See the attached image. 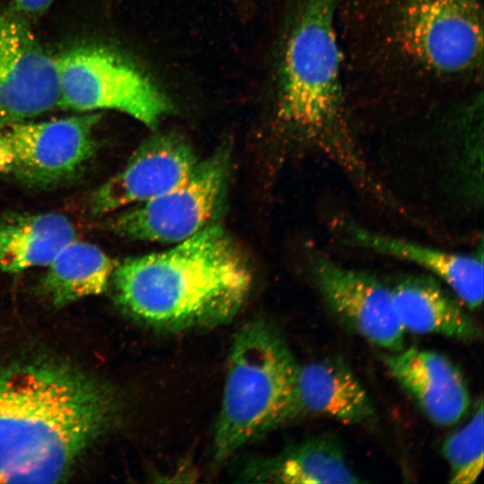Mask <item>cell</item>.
I'll list each match as a JSON object with an SVG mask.
<instances>
[{
    "instance_id": "6da1fadb",
    "label": "cell",
    "mask_w": 484,
    "mask_h": 484,
    "mask_svg": "<svg viewBox=\"0 0 484 484\" xmlns=\"http://www.w3.org/2000/svg\"><path fill=\"white\" fill-rule=\"evenodd\" d=\"M343 71L376 90L480 89L483 13L479 0H339Z\"/></svg>"
},
{
    "instance_id": "7a4b0ae2",
    "label": "cell",
    "mask_w": 484,
    "mask_h": 484,
    "mask_svg": "<svg viewBox=\"0 0 484 484\" xmlns=\"http://www.w3.org/2000/svg\"><path fill=\"white\" fill-rule=\"evenodd\" d=\"M117 411L113 393L67 369L0 376V483L58 481Z\"/></svg>"
},
{
    "instance_id": "3957f363",
    "label": "cell",
    "mask_w": 484,
    "mask_h": 484,
    "mask_svg": "<svg viewBox=\"0 0 484 484\" xmlns=\"http://www.w3.org/2000/svg\"><path fill=\"white\" fill-rule=\"evenodd\" d=\"M112 276L121 307L166 331L227 323L251 287L240 252L220 226L211 223L170 249L125 260Z\"/></svg>"
},
{
    "instance_id": "277c9868",
    "label": "cell",
    "mask_w": 484,
    "mask_h": 484,
    "mask_svg": "<svg viewBox=\"0 0 484 484\" xmlns=\"http://www.w3.org/2000/svg\"><path fill=\"white\" fill-rule=\"evenodd\" d=\"M339 0H295L281 39L276 117L309 138L343 128L345 79L337 29Z\"/></svg>"
},
{
    "instance_id": "5b68a950",
    "label": "cell",
    "mask_w": 484,
    "mask_h": 484,
    "mask_svg": "<svg viewBox=\"0 0 484 484\" xmlns=\"http://www.w3.org/2000/svg\"><path fill=\"white\" fill-rule=\"evenodd\" d=\"M212 456L216 464L239 448L287 424L298 362L277 329L265 319H253L236 333Z\"/></svg>"
},
{
    "instance_id": "8992f818",
    "label": "cell",
    "mask_w": 484,
    "mask_h": 484,
    "mask_svg": "<svg viewBox=\"0 0 484 484\" xmlns=\"http://www.w3.org/2000/svg\"><path fill=\"white\" fill-rule=\"evenodd\" d=\"M59 107L94 112L111 109L154 126L170 104L132 61L98 45L67 50L56 58Z\"/></svg>"
},
{
    "instance_id": "52a82bcc",
    "label": "cell",
    "mask_w": 484,
    "mask_h": 484,
    "mask_svg": "<svg viewBox=\"0 0 484 484\" xmlns=\"http://www.w3.org/2000/svg\"><path fill=\"white\" fill-rule=\"evenodd\" d=\"M229 170L228 154L219 151L198 161L178 186L135 203L110 226L117 234L133 239L180 242L210 224L222 203Z\"/></svg>"
},
{
    "instance_id": "ba28073f",
    "label": "cell",
    "mask_w": 484,
    "mask_h": 484,
    "mask_svg": "<svg viewBox=\"0 0 484 484\" xmlns=\"http://www.w3.org/2000/svg\"><path fill=\"white\" fill-rule=\"evenodd\" d=\"M100 115L4 125L11 148L10 174L36 189H50L74 180L95 155V127Z\"/></svg>"
},
{
    "instance_id": "9c48e42d",
    "label": "cell",
    "mask_w": 484,
    "mask_h": 484,
    "mask_svg": "<svg viewBox=\"0 0 484 484\" xmlns=\"http://www.w3.org/2000/svg\"><path fill=\"white\" fill-rule=\"evenodd\" d=\"M59 107L56 58L29 22L0 11V125L29 120Z\"/></svg>"
},
{
    "instance_id": "30bf717a",
    "label": "cell",
    "mask_w": 484,
    "mask_h": 484,
    "mask_svg": "<svg viewBox=\"0 0 484 484\" xmlns=\"http://www.w3.org/2000/svg\"><path fill=\"white\" fill-rule=\"evenodd\" d=\"M311 271L322 298L342 326L391 352L403 349L404 329L391 288L369 273L324 256L312 261Z\"/></svg>"
},
{
    "instance_id": "8fae6325",
    "label": "cell",
    "mask_w": 484,
    "mask_h": 484,
    "mask_svg": "<svg viewBox=\"0 0 484 484\" xmlns=\"http://www.w3.org/2000/svg\"><path fill=\"white\" fill-rule=\"evenodd\" d=\"M197 162L192 148L180 137L154 135L134 152L122 170L95 190L91 212L99 216L163 194L182 183Z\"/></svg>"
},
{
    "instance_id": "7c38bea8",
    "label": "cell",
    "mask_w": 484,
    "mask_h": 484,
    "mask_svg": "<svg viewBox=\"0 0 484 484\" xmlns=\"http://www.w3.org/2000/svg\"><path fill=\"white\" fill-rule=\"evenodd\" d=\"M385 364L432 423L451 426L467 412V383L461 370L445 355L416 347L403 348L386 356Z\"/></svg>"
},
{
    "instance_id": "4fadbf2b",
    "label": "cell",
    "mask_w": 484,
    "mask_h": 484,
    "mask_svg": "<svg viewBox=\"0 0 484 484\" xmlns=\"http://www.w3.org/2000/svg\"><path fill=\"white\" fill-rule=\"evenodd\" d=\"M315 415L347 424H366L376 418L367 391L341 359L297 365L287 424Z\"/></svg>"
},
{
    "instance_id": "5bb4252c",
    "label": "cell",
    "mask_w": 484,
    "mask_h": 484,
    "mask_svg": "<svg viewBox=\"0 0 484 484\" xmlns=\"http://www.w3.org/2000/svg\"><path fill=\"white\" fill-rule=\"evenodd\" d=\"M246 482L333 484L364 482L349 465L341 441L333 434L313 436L281 454L249 462Z\"/></svg>"
},
{
    "instance_id": "9a60e30c",
    "label": "cell",
    "mask_w": 484,
    "mask_h": 484,
    "mask_svg": "<svg viewBox=\"0 0 484 484\" xmlns=\"http://www.w3.org/2000/svg\"><path fill=\"white\" fill-rule=\"evenodd\" d=\"M350 239L376 252L414 263L440 278L469 309L483 301V252L455 254L359 227H349Z\"/></svg>"
},
{
    "instance_id": "2e32d148",
    "label": "cell",
    "mask_w": 484,
    "mask_h": 484,
    "mask_svg": "<svg viewBox=\"0 0 484 484\" xmlns=\"http://www.w3.org/2000/svg\"><path fill=\"white\" fill-rule=\"evenodd\" d=\"M391 289L404 331L440 334L461 341H474L481 336L472 317L436 280L408 276Z\"/></svg>"
},
{
    "instance_id": "e0dca14e",
    "label": "cell",
    "mask_w": 484,
    "mask_h": 484,
    "mask_svg": "<svg viewBox=\"0 0 484 484\" xmlns=\"http://www.w3.org/2000/svg\"><path fill=\"white\" fill-rule=\"evenodd\" d=\"M76 237L73 224L61 213L22 214L7 219L0 223V269L19 272L48 265Z\"/></svg>"
},
{
    "instance_id": "ac0fdd59",
    "label": "cell",
    "mask_w": 484,
    "mask_h": 484,
    "mask_svg": "<svg viewBox=\"0 0 484 484\" xmlns=\"http://www.w3.org/2000/svg\"><path fill=\"white\" fill-rule=\"evenodd\" d=\"M43 290L56 305L102 292L116 264L97 246L77 239L47 265Z\"/></svg>"
},
{
    "instance_id": "d6986e66",
    "label": "cell",
    "mask_w": 484,
    "mask_h": 484,
    "mask_svg": "<svg viewBox=\"0 0 484 484\" xmlns=\"http://www.w3.org/2000/svg\"><path fill=\"white\" fill-rule=\"evenodd\" d=\"M483 403L480 400L471 420L447 436L442 445L450 467V483H474L483 468Z\"/></svg>"
},
{
    "instance_id": "ffe728a7",
    "label": "cell",
    "mask_w": 484,
    "mask_h": 484,
    "mask_svg": "<svg viewBox=\"0 0 484 484\" xmlns=\"http://www.w3.org/2000/svg\"><path fill=\"white\" fill-rule=\"evenodd\" d=\"M54 0H11L12 12L29 22L39 19L52 4Z\"/></svg>"
},
{
    "instance_id": "44dd1931",
    "label": "cell",
    "mask_w": 484,
    "mask_h": 484,
    "mask_svg": "<svg viewBox=\"0 0 484 484\" xmlns=\"http://www.w3.org/2000/svg\"><path fill=\"white\" fill-rule=\"evenodd\" d=\"M13 164V155L7 142L4 125H0V174H10Z\"/></svg>"
}]
</instances>
